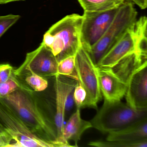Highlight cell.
<instances>
[{
  "label": "cell",
  "instance_id": "obj_1",
  "mask_svg": "<svg viewBox=\"0 0 147 147\" xmlns=\"http://www.w3.org/2000/svg\"><path fill=\"white\" fill-rule=\"evenodd\" d=\"M28 86L19 88L2 98L16 113L30 131L38 138L57 147V132L55 112Z\"/></svg>",
  "mask_w": 147,
  "mask_h": 147
},
{
  "label": "cell",
  "instance_id": "obj_2",
  "mask_svg": "<svg viewBox=\"0 0 147 147\" xmlns=\"http://www.w3.org/2000/svg\"><path fill=\"white\" fill-rule=\"evenodd\" d=\"M83 16L67 15L45 33L42 43L51 50L58 61L76 54L81 46V31Z\"/></svg>",
  "mask_w": 147,
  "mask_h": 147
},
{
  "label": "cell",
  "instance_id": "obj_3",
  "mask_svg": "<svg viewBox=\"0 0 147 147\" xmlns=\"http://www.w3.org/2000/svg\"><path fill=\"white\" fill-rule=\"evenodd\" d=\"M145 118H147V108L137 110L121 100H104L103 105L90 122L92 128L108 134Z\"/></svg>",
  "mask_w": 147,
  "mask_h": 147
},
{
  "label": "cell",
  "instance_id": "obj_4",
  "mask_svg": "<svg viewBox=\"0 0 147 147\" xmlns=\"http://www.w3.org/2000/svg\"><path fill=\"white\" fill-rule=\"evenodd\" d=\"M137 12L131 1H125L119 7L111 25L100 39L86 50L98 65L103 57L122 38L137 20Z\"/></svg>",
  "mask_w": 147,
  "mask_h": 147
},
{
  "label": "cell",
  "instance_id": "obj_5",
  "mask_svg": "<svg viewBox=\"0 0 147 147\" xmlns=\"http://www.w3.org/2000/svg\"><path fill=\"white\" fill-rule=\"evenodd\" d=\"M0 134L9 139L12 147H55L33 135L11 107L0 98Z\"/></svg>",
  "mask_w": 147,
  "mask_h": 147
},
{
  "label": "cell",
  "instance_id": "obj_6",
  "mask_svg": "<svg viewBox=\"0 0 147 147\" xmlns=\"http://www.w3.org/2000/svg\"><path fill=\"white\" fill-rule=\"evenodd\" d=\"M75 71L78 82L86 93V98L82 108L97 109L102 98L100 87L98 66L94 63L88 52L80 47L76 54Z\"/></svg>",
  "mask_w": 147,
  "mask_h": 147
},
{
  "label": "cell",
  "instance_id": "obj_7",
  "mask_svg": "<svg viewBox=\"0 0 147 147\" xmlns=\"http://www.w3.org/2000/svg\"><path fill=\"white\" fill-rule=\"evenodd\" d=\"M58 60L49 49L41 43L33 51L27 53L23 64L14 74L20 78L28 74L33 73L47 78L57 75Z\"/></svg>",
  "mask_w": 147,
  "mask_h": 147
},
{
  "label": "cell",
  "instance_id": "obj_8",
  "mask_svg": "<svg viewBox=\"0 0 147 147\" xmlns=\"http://www.w3.org/2000/svg\"><path fill=\"white\" fill-rule=\"evenodd\" d=\"M119 7L102 12H84L81 31V42L88 50L104 35L113 21Z\"/></svg>",
  "mask_w": 147,
  "mask_h": 147
},
{
  "label": "cell",
  "instance_id": "obj_9",
  "mask_svg": "<svg viewBox=\"0 0 147 147\" xmlns=\"http://www.w3.org/2000/svg\"><path fill=\"white\" fill-rule=\"evenodd\" d=\"M55 121L57 132V147H63L62 142L63 129L65 123V110L66 102L69 94L74 91L78 81L69 77L62 76L55 77Z\"/></svg>",
  "mask_w": 147,
  "mask_h": 147
},
{
  "label": "cell",
  "instance_id": "obj_10",
  "mask_svg": "<svg viewBox=\"0 0 147 147\" xmlns=\"http://www.w3.org/2000/svg\"><path fill=\"white\" fill-rule=\"evenodd\" d=\"M125 97L126 104L133 109L147 108V61L138 66L128 81Z\"/></svg>",
  "mask_w": 147,
  "mask_h": 147
},
{
  "label": "cell",
  "instance_id": "obj_11",
  "mask_svg": "<svg viewBox=\"0 0 147 147\" xmlns=\"http://www.w3.org/2000/svg\"><path fill=\"white\" fill-rule=\"evenodd\" d=\"M134 24L103 57L98 63V67L103 68H113L126 57L135 54L136 38Z\"/></svg>",
  "mask_w": 147,
  "mask_h": 147
},
{
  "label": "cell",
  "instance_id": "obj_12",
  "mask_svg": "<svg viewBox=\"0 0 147 147\" xmlns=\"http://www.w3.org/2000/svg\"><path fill=\"white\" fill-rule=\"evenodd\" d=\"M100 87L104 100L109 102L120 101L125 97L128 84L111 68L98 67Z\"/></svg>",
  "mask_w": 147,
  "mask_h": 147
},
{
  "label": "cell",
  "instance_id": "obj_13",
  "mask_svg": "<svg viewBox=\"0 0 147 147\" xmlns=\"http://www.w3.org/2000/svg\"><path fill=\"white\" fill-rule=\"evenodd\" d=\"M92 127L90 121L84 120L81 116L80 109L76 108L71 114L68 120L64 123L63 129L62 142L64 147H76L70 145L69 141L71 140L78 146L77 144L85 131Z\"/></svg>",
  "mask_w": 147,
  "mask_h": 147
},
{
  "label": "cell",
  "instance_id": "obj_14",
  "mask_svg": "<svg viewBox=\"0 0 147 147\" xmlns=\"http://www.w3.org/2000/svg\"><path fill=\"white\" fill-rule=\"evenodd\" d=\"M147 140V118L139 120L122 129L109 133L106 140L136 142Z\"/></svg>",
  "mask_w": 147,
  "mask_h": 147
},
{
  "label": "cell",
  "instance_id": "obj_15",
  "mask_svg": "<svg viewBox=\"0 0 147 147\" xmlns=\"http://www.w3.org/2000/svg\"><path fill=\"white\" fill-rule=\"evenodd\" d=\"M147 18L145 16H142L137 19L134 24L136 38V51L134 54L141 62L147 61Z\"/></svg>",
  "mask_w": 147,
  "mask_h": 147
},
{
  "label": "cell",
  "instance_id": "obj_16",
  "mask_svg": "<svg viewBox=\"0 0 147 147\" xmlns=\"http://www.w3.org/2000/svg\"><path fill=\"white\" fill-rule=\"evenodd\" d=\"M84 12H102L120 7L125 0H78Z\"/></svg>",
  "mask_w": 147,
  "mask_h": 147
},
{
  "label": "cell",
  "instance_id": "obj_17",
  "mask_svg": "<svg viewBox=\"0 0 147 147\" xmlns=\"http://www.w3.org/2000/svg\"><path fill=\"white\" fill-rule=\"evenodd\" d=\"M19 79L36 92H42L49 86L47 78L33 73L27 74Z\"/></svg>",
  "mask_w": 147,
  "mask_h": 147
},
{
  "label": "cell",
  "instance_id": "obj_18",
  "mask_svg": "<svg viewBox=\"0 0 147 147\" xmlns=\"http://www.w3.org/2000/svg\"><path fill=\"white\" fill-rule=\"evenodd\" d=\"M76 55L69 56L58 62L57 75L69 77L78 81L75 71Z\"/></svg>",
  "mask_w": 147,
  "mask_h": 147
},
{
  "label": "cell",
  "instance_id": "obj_19",
  "mask_svg": "<svg viewBox=\"0 0 147 147\" xmlns=\"http://www.w3.org/2000/svg\"><path fill=\"white\" fill-rule=\"evenodd\" d=\"M27 86L15 74L6 81L0 84V98H4L19 88Z\"/></svg>",
  "mask_w": 147,
  "mask_h": 147
},
{
  "label": "cell",
  "instance_id": "obj_20",
  "mask_svg": "<svg viewBox=\"0 0 147 147\" xmlns=\"http://www.w3.org/2000/svg\"><path fill=\"white\" fill-rule=\"evenodd\" d=\"M88 144L98 147H147V140L132 143L107 140L94 141L90 142Z\"/></svg>",
  "mask_w": 147,
  "mask_h": 147
},
{
  "label": "cell",
  "instance_id": "obj_21",
  "mask_svg": "<svg viewBox=\"0 0 147 147\" xmlns=\"http://www.w3.org/2000/svg\"><path fill=\"white\" fill-rule=\"evenodd\" d=\"M20 18L19 15L13 14L0 16V38Z\"/></svg>",
  "mask_w": 147,
  "mask_h": 147
},
{
  "label": "cell",
  "instance_id": "obj_22",
  "mask_svg": "<svg viewBox=\"0 0 147 147\" xmlns=\"http://www.w3.org/2000/svg\"><path fill=\"white\" fill-rule=\"evenodd\" d=\"M73 96L76 108L81 109L86 98V93L83 87L78 82L73 91Z\"/></svg>",
  "mask_w": 147,
  "mask_h": 147
},
{
  "label": "cell",
  "instance_id": "obj_23",
  "mask_svg": "<svg viewBox=\"0 0 147 147\" xmlns=\"http://www.w3.org/2000/svg\"><path fill=\"white\" fill-rule=\"evenodd\" d=\"M13 67L8 63L0 64V84L6 81L14 75Z\"/></svg>",
  "mask_w": 147,
  "mask_h": 147
},
{
  "label": "cell",
  "instance_id": "obj_24",
  "mask_svg": "<svg viewBox=\"0 0 147 147\" xmlns=\"http://www.w3.org/2000/svg\"><path fill=\"white\" fill-rule=\"evenodd\" d=\"M76 105L73 96V91L69 94L66 102L65 106V118L68 115L71 113L74 106Z\"/></svg>",
  "mask_w": 147,
  "mask_h": 147
},
{
  "label": "cell",
  "instance_id": "obj_25",
  "mask_svg": "<svg viewBox=\"0 0 147 147\" xmlns=\"http://www.w3.org/2000/svg\"><path fill=\"white\" fill-rule=\"evenodd\" d=\"M11 147L9 139L5 136L0 134V147Z\"/></svg>",
  "mask_w": 147,
  "mask_h": 147
},
{
  "label": "cell",
  "instance_id": "obj_26",
  "mask_svg": "<svg viewBox=\"0 0 147 147\" xmlns=\"http://www.w3.org/2000/svg\"><path fill=\"white\" fill-rule=\"evenodd\" d=\"M141 9L144 10L147 7V0H130Z\"/></svg>",
  "mask_w": 147,
  "mask_h": 147
},
{
  "label": "cell",
  "instance_id": "obj_27",
  "mask_svg": "<svg viewBox=\"0 0 147 147\" xmlns=\"http://www.w3.org/2000/svg\"><path fill=\"white\" fill-rule=\"evenodd\" d=\"M24 1V0H0V5L6 4L10 2H15L18 1Z\"/></svg>",
  "mask_w": 147,
  "mask_h": 147
}]
</instances>
